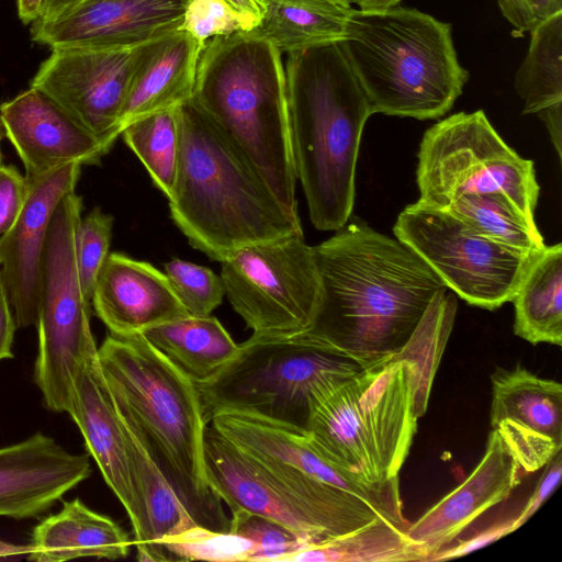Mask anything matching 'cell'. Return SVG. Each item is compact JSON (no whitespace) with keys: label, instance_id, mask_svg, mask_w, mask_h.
<instances>
[{"label":"cell","instance_id":"12","mask_svg":"<svg viewBox=\"0 0 562 562\" xmlns=\"http://www.w3.org/2000/svg\"><path fill=\"white\" fill-rule=\"evenodd\" d=\"M393 232L448 289L469 304L490 311L512 302L538 254L521 252L484 238L447 211L418 201L401 212Z\"/></svg>","mask_w":562,"mask_h":562},{"label":"cell","instance_id":"37","mask_svg":"<svg viewBox=\"0 0 562 562\" xmlns=\"http://www.w3.org/2000/svg\"><path fill=\"white\" fill-rule=\"evenodd\" d=\"M165 274L189 315H211L225 295L221 276L206 267L175 258L165 263Z\"/></svg>","mask_w":562,"mask_h":562},{"label":"cell","instance_id":"42","mask_svg":"<svg viewBox=\"0 0 562 562\" xmlns=\"http://www.w3.org/2000/svg\"><path fill=\"white\" fill-rule=\"evenodd\" d=\"M562 476V453L558 452L547 464L533 493L519 515L514 519L515 528L526 522L548 499L560 483Z\"/></svg>","mask_w":562,"mask_h":562},{"label":"cell","instance_id":"26","mask_svg":"<svg viewBox=\"0 0 562 562\" xmlns=\"http://www.w3.org/2000/svg\"><path fill=\"white\" fill-rule=\"evenodd\" d=\"M120 417L124 427L142 526V540L136 546L137 560L156 561L155 544L158 540L182 532L196 524L151 458L136 428L121 414Z\"/></svg>","mask_w":562,"mask_h":562},{"label":"cell","instance_id":"39","mask_svg":"<svg viewBox=\"0 0 562 562\" xmlns=\"http://www.w3.org/2000/svg\"><path fill=\"white\" fill-rule=\"evenodd\" d=\"M250 30L223 0H190L179 27L203 44L215 36Z\"/></svg>","mask_w":562,"mask_h":562},{"label":"cell","instance_id":"48","mask_svg":"<svg viewBox=\"0 0 562 562\" xmlns=\"http://www.w3.org/2000/svg\"><path fill=\"white\" fill-rule=\"evenodd\" d=\"M31 552L30 544H15L0 540V559L12 557H26Z\"/></svg>","mask_w":562,"mask_h":562},{"label":"cell","instance_id":"10","mask_svg":"<svg viewBox=\"0 0 562 562\" xmlns=\"http://www.w3.org/2000/svg\"><path fill=\"white\" fill-rule=\"evenodd\" d=\"M416 180L425 205L445 209L464 194L501 193L535 222L533 164L503 140L482 110L450 115L425 132Z\"/></svg>","mask_w":562,"mask_h":562},{"label":"cell","instance_id":"46","mask_svg":"<svg viewBox=\"0 0 562 562\" xmlns=\"http://www.w3.org/2000/svg\"><path fill=\"white\" fill-rule=\"evenodd\" d=\"M48 0H18V14L24 24L40 21L46 10Z\"/></svg>","mask_w":562,"mask_h":562},{"label":"cell","instance_id":"49","mask_svg":"<svg viewBox=\"0 0 562 562\" xmlns=\"http://www.w3.org/2000/svg\"><path fill=\"white\" fill-rule=\"evenodd\" d=\"M398 0H359L361 10H382L398 4Z\"/></svg>","mask_w":562,"mask_h":562},{"label":"cell","instance_id":"2","mask_svg":"<svg viewBox=\"0 0 562 562\" xmlns=\"http://www.w3.org/2000/svg\"><path fill=\"white\" fill-rule=\"evenodd\" d=\"M179 158L170 217L216 261L236 250L303 234L237 143L191 98L177 106Z\"/></svg>","mask_w":562,"mask_h":562},{"label":"cell","instance_id":"52","mask_svg":"<svg viewBox=\"0 0 562 562\" xmlns=\"http://www.w3.org/2000/svg\"><path fill=\"white\" fill-rule=\"evenodd\" d=\"M398 2H401V0H398Z\"/></svg>","mask_w":562,"mask_h":562},{"label":"cell","instance_id":"4","mask_svg":"<svg viewBox=\"0 0 562 562\" xmlns=\"http://www.w3.org/2000/svg\"><path fill=\"white\" fill-rule=\"evenodd\" d=\"M284 75L293 165L311 222L337 231L353 209L368 100L339 42L290 53Z\"/></svg>","mask_w":562,"mask_h":562},{"label":"cell","instance_id":"20","mask_svg":"<svg viewBox=\"0 0 562 562\" xmlns=\"http://www.w3.org/2000/svg\"><path fill=\"white\" fill-rule=\"evenodd\" d=\"M521 470L501 436L492 430L485 452L454 490L431 506L406 528L428 559L448 547L484 512L506 499L520 482Z\"/></svg>","mask_w":562,"mask_h":562},{"label":"cell","instance_id":"35","mask_svg":"<svg viewBox=\"0 0 562 562\" xmlns=\"http://www.w3.org/2000/svg\"><path fill=\"white\" fill-rule=\"evenodd\" d=\"M255 552V544L244 537L199 525L155 544L156 561L251 562Z\"/></svg>","mask_w":562,"mask_h":562},{"label":"cell","instance_id":"7","mask_svg":"<svg viewBox=\"0 0 562 562\" xmlns=\"http://www.w3.org/2000/svg\"><path fill=\"white\" fill-rule=\"evenodd\" d=\"M408 367L393 357L325 387L314 400L307 435L364 482L398 480L417 429Z\"/></svg>","mask_w":562,"mask_h":562},{"label":"cell","instance_id":"5","mask_svg":"<svg viewBox=\"0 0 562 562\" xmlns=\"http://www.w3.org/2000/svg\"><path fill=\"white\" fill-rule=\"evenodd\" d=\"M339 44L372 114L439 119L469 80L450 23L400 3L382 10L351 8Z\"/></svg>","mask_w":562,"mask_h":562},{"label":"cell","instance_id":"13","mask_svg":"<svg viewBox=\"0 0 562 562\" xmlns=\"http://www.w3.org/2000/svg\"><path fill=\"white\" fill-rule=\"evenodd\" d=\"M160 38L126 48H52L30 87L46 94L110 150L120 136L119 120L133 79Z\"/></svg>","mask_w":562,"mask_h":562},{"label":"cell","instance_id":"51","mask_svg":"<svg viewBox=\"0 0 562 562\" xmlns=\"http://www.w3.org/2000/svg\"><path fill=\"white\" fill-rule=\"evenodd\" d=\"M4 130H3V126H2V123H1V120H0V164H2V149H1V144H2V139L4 137Z\"/></svg>","mask_w":562,"mask_h":562},{"label":"cell","instance_id":"24","mask_svg":"<svg viewBox=\"0 0 562 562\" xmlns=\"http://www.w3.org/2000/svg\"><path fill=\"white\" fill-rule=\"evenodd\" d=\"M204 46L179 30L157 42L133 79L119 120L120 135L135 120L175 109L193 97Z\"/></svg>","mask_w":562,"mask_h":562},{"label":"cell","instance_id":"33","mask_svg":"<svg viewBox=\"0 0 562 562\" xmlns=\"http://www.w3.org/2000/svg\"><path fill=\"white\" fill-rule=\"evenodd\" d=\"M528 53L515 76L524 114H539L562 105V12L531 33Z\"/></svg>","mask_w":562,"mask_h":562},{"label":"cell","instance_id":"25","mask_svg":"<svg viewBox=\"0 0 562 562\" xmlns=\"http://www.w3.org/2000/svg\"><path fill=\"white\" fill-rule=\"evenodd\" d=\"M37 562H65L79 558L117 560L130 554L133 541L109 516L89 508L80 498L64 501L61 509L40 521L31 535Z\"/></svg>","mask_w":562,"mask_h":562},{"label":"cell","instance_id":"43","mask_svg":"<svg viewBox=\"0 0 562 562\" xmlns=\"http://www.w3.org/2000/svg\"><path fill=\"white\" fill-rule=\"evenodd\" d=\"M514 518H507L505 520H499L488 528L482 530L474 537L460 542L458 546L451 548H443L440 551L436 552L431 555L428 561H443L448 559L458 558L464 554H468L474 550H477L482 547L487 546L496 541L497 539L507 536L508 533L516 530Z\"/></svg>","mask_w":562,"mask_h":562},{"label":"cell","instance_id":"19","mask_svg":"<svg viewBox=\"0 0 562 562\" xmlns=\"http://www.w3.org/2000/svg\"><path fill=\"white\" fill-rule=\"evenodd\" d=\"M91 472L88 453L69 452L41 431L0 447V517H38Z\"/></svg>","mask_w":562,"mask_h":562},{"label":"cell","instance_id":"40","mask_svg":"<svg viewBox=\"0 0 562 562\" xmlns=\"http://www.w3.org/2000/svg\"><path fill=\"white\" fill-rule=\"evenodd\" d=\"M512 25L514 37L531 33L539 24L562 12V0H496Z\"/></svg>","mask_w":562,"mask_h":562},{"label":"cell","instance_id":"11","mask_svg":"<svg viewBox=\"0 0 562 562\" xmlns=\"http://www.w3.org/2000/svg\"><path fill=\"white\" fill-rule=\"evenodd\" d=\"M234 311L252 335L286 337L310 329L321 296L313 247L303 234L243 247L222 261Z\"/></svg>","mask_w":562,"mask_h":562},{"label":"cell","instance_id":"14","mask_svg":"<svg viewBox=\"0 0 562 562\" xmlns=\"http://www.w3.org/2000/svg\"><path fill=\"white\" fill-rule=\"evenodd\" d=\"M190 0H83L32 24L36 43L56 47L126 48L179 30Z\"/></svg>","mask_w":562,"mask_h":562},{"label":"cell","instance_id":"44","mask_svg":"<svg viewBox=\"0 0 562 562\" xmlns=\"http://www.w3.org/2000/svg\"><path fill=\"white\" fill-rule=\"evenodd\" d=\"M16 328L8 293L0 277V361L13 358L12 345Z\"/></svg>","mask_w":562,"mask_h":562},{"label":"cell","instance_id":"15","mask_svg":"<svg viewBox=\"0 0 562 562\" xmlns=\"http://www.w3.org/2000/svg\"><path fill=\"white\" fill-rule=\"evenodd\" d=\"M491 427L522 473L544 467L562 449V385L524 367L491 375Z\"/></svg>","mask_w":562,"mask_h":562},{"label":"cell","instance_id":"17","mask_svg":"<svg viewBox=\"0 0 562 562\" xmlns=\"http://www.w3.org/2000/svg\"><path fill=\"white\" fill-rule=\"evenodd\" d=\"M80 164H68L29 183L24 207L13 226L0 236V277L16 327L36 325L46 238L53 213L75 191Z\"/></svg>","mask_w":562,"mask_h":562},{"label":"cell","instance_id":"9","mask_svg":"<svg viewBox=\"0 0 562 562\" xmlns=\"http://www.w3.org/2000/svg\"><path fill=\"white\" fill-rule=\"evenodd\" d=\"M82 199L70 192L55 209L46 238L37 311L38 348L34 382L44 406L69 414L85 363L97 356L91 302L83 293L76 259Z\"/></svg>","mask_w":562,"mask_h":562},{"label":"cell","instance_id":"6","mask_svg":"<svg viewBox=\"0 0 562 562\" xmlns=\"http://www.w3.org/2000/svg\"><path fill=\"white\" fill-rule=\"evenodd\" d=\"M192 99L245 151L284 209L299 216L281 53L245 31L209 40Z\"/></svg>","mask_w":562,"mask_h":562},{"label":"cell","instance_id":"32","mask_svg":"<svg viewBox=\"0 0 562 562\" xmlns=\"http://www.w3.org/2000/svg\"><path fill=\"white\" fill-rule=\"evenodd\" d=\"M440 210L473 233L512 249L536 254L546 247L536 222L528 220L504 194H464Z\"/></svg>","mask_w":562,"mask_h":562},{"label":"cell","instance_id":"29","mask_svg":"<svg viewBox=\"0 0 562 562\" xmlns=\"http://www.w3.org/2000/svg\"><path fill=\"white\" fill-rule=\"evenodd\" d=\"M265 12L249 34L280 53L339 42L351 8L328 0H262Z\"/></svg>","mask_w":562,"mask_h":562},{"label":"cell","instance_id":"23","mask_svg":"<svg viewBox=\"0 0 562 562\" xmlns=\"http://www.w3.org/2000/svg\"><path fill=\"white\" fill-rule=\"evenodd\" d=\"M204 463L211 487L231 512L243 509L271 518L310 542L328 538L241 448L212 425L205 428Z\"/></svg>","mask_w":562,"mask_h":562},{"label":"cell","instance_id":"45","mask_svg":"<svg viewBox=\"0 0 562 562\" xmlns=\"http://www.w3.org/2000/svg\"><path fill=\"white\" fill-rule=\"evenodd\" d=\"M234 12L240 15L252 29L260 22L265 5L262 0H223Z\"/></svg>","mask_w":562,"mask_h":562},{"label":"cell","instance_id":"27","mask_svg":"<svg viewBox=\"0 0 562 562\" xmlns=\"http://www.w3.org/2000/svg\"><path fill=\"white\" fill-rule=\"evenodd\" d=\"M142 334L194 383L217 374L239 349L218 319L211 315H187Z\"/></svg>","mask_w":562,"mask_h":562},{"label":"cell","instance_id":"1","mask_svg":"<svg viewBox=\"0 0 562 562\" xmlns=\"http://www.w3.org/2000/svg\"><path fill=\"white\" fill-rule=\"evenodd\" d=\"M313 251L321 296L304 333L364 367L397 353L435 295L449 290L408 245L360 220Z\"/></svg>","mask_w":562,"mask_h":562},{"label":"cell","instance_id":"47","mask_svg":"<svg viewBox=\"0 0 562 562\" xmlns=\"http://www.w3.org/2000/svg\"><path fill=\"white\" fill-rule=\"evenodd\" d=\"M81 1L83 0H48L46 10L41 20L53 19Z\"/></svg>","mask_w":562,"mask_h":562},{"label":"cell","instance_id":"3","mask_svg":"<svg viewBox=\"0 0 562 562\" xmlns=\"http://www.w3.org/2000/svg\"><path fill=\"white\" fill-rule=\"evenodd\" d=\"M97 358L117 412L136 428L195 524L228 531L223 501L205 471L209 424L195 383L143 334L108 335Z\"/></svg>","mask_w":562,"mask_h":562},{"label":"cell","instance_id":"36","mask_svg":"<svg viewBox=\"0 0 562 562\" xmlns=\"http://www.w3.org/2000/svg\"><path fill=\"white\" fill-rule=\"evenodd\" d=\"M228 531L255 544L251 562H284L289 555L311 543L292 528L243 509L232 512Z\"/></svg>","mask_w":562,"mask_h":562},{"label":"cell","instance_id":"41","mask_svg":"<svg viewBox=\"0 0 562 562\" xmlns=\"http://www.w3.org/2000/svg\"><path fill=\"white\" fill-rule=\"evenodd\" d=\"M30 186L14 166L0 164V236L8 232L26 202Z\"/></svg>","mask_w":562,"mask_h":562},{"label":"cell","instance_id":"34","mask_svg":"<svg viewBox=\"0 0 562 562\" xmlns=\"http://www.w3.org/2000/svg\"><path fill=\"white\" fill-rule=\"evenodd\" d=\"M121 136L145 166L156 187L169 198L179 158L177 108L135 120L124 127Z\"/></svg>","mask_w":562,"mask_h":562},{"label":"cell","instance_id":"31","mask_svg":"<svg viewBox=\"0 0 562 562\" xmlns=\"http://www.w3.org/2000/svg\"><path fill=\"white\" fill-rule=\"evenodd\" d=\"M457 297L448 290L438 292L405 346L393 356L408 367L417 417L428 406L431 384L453 327Z\"/></svg>","mask_w":562,"mask_h":562},{"label":"cell","instance_id":"22","mask_svg":"<svg viewBox=\"0 0 562 562\" xmlns=\"http://www.w3.org/2000/svg\"><path fill=\"white\" fill-rule=\"evenodd\" d=\"M69 415L83 437L87 453L95 461L106 485L126 510L134 532L133 543L138 544L142 526L124 427L97 356L89 359L80 371Z\"/></svg>","mask_w":562,"mask_h":562},{"label":"cell","instance_id":"38","mask_svg":"<svg viewBox=\"0 0 562 562\" xmlns=\"http://www.w3.org/2000/svg\"><path fill=\"white\" fill-rule=\"evenodd\" d=\"M113 217L94 207L76 231V259L85 295L91 302L98 276L109 256Z\"/></svg>","mask_w":562,"mask_h":562},{"label":"cell","instance_id":"28","mask_svg":"<svg viewBox=\"0 0 562 562\" xmlns=\"http://www.w3.org/2000/svg\"><path fill=\"white\" fill-rule=\"evenodd\" d=\"M514 333L532 345H562V245L536 255L512 300Z\"/></svg>","mask_w":562,"mask_h":562},{"label":"cell","instance_id":"50","mask_svg":"<svg viewBox=\"0 0 562 562\" xmlns=\"http://www.w3.org/2000/svg\"><path fill=\"white\" fill-rule=\"evenodd\" d=\"M335 3H338L344 7L352 8V4H358L359 0H328Z\"/></svg>","mask_w":562,"mask_h":562},{"label":"cell","instance_id":"21","mask_svg":"<svg viewBox=\"0 0 562 562\" xmlns=\"http://www.w3.org/2000/svg\"><path fill=\"white\" fill-rule=\"evenodd\" d=\"M91 305L110 334L128 336L188 314L165 273L148 262L109 254Z\"/></svg>","mask_w":562,"mask_h":562},{"label":"cell","instance_id":"18","mask_svg":"<svg viewBox=\"0 0 562 562\" xmlns=\"http://www.w3.org/2000/svg\"><path fill=\"white\" fill-rule=\"evenodd\" d=\"M0 120L27 183L68 164L97 165L109 153L93 134L32 87L0 105Z\"/></svg>","mask_w":562,"mask_h":562},{"label":"cell","instance_id":"30","mask_svg":"<svg viewBox=\"0 0 562 562\" xmlns=\"http://www.w3.org/2000/svg\"><path fill=\"white\" fill-rule=\"evenodd\" d=\"M427 558L404 529L376 517L347 533L307 543L284 562H412Z\"/></svg>","mask_w":562,"mask_h":562},{"label":"cell","instance_id":"8","mask_svg":"<svg viewBox=\"0 0 562 562\" xmlns=\"http://www.w3.org/2000/svg\"><path fill=\"white\" fill-rule=\"evenodd\" d=\"M363 368L305 333L252 335L217 374L195 386L206 424L233 413L307 434L316 396Z\"/></svg>","mask_w":562,"mask_h":562},{"label":"cell","instance_id":"16","mask_svg":"<svg viewBox=\"0 0 562 562\" xmlns=\"http://www.w3.org/2000/svg\"><path fill=\"white\" fill-rule=\"evenodd\" d=\"M212 426L243 450L289 464L319 481L368 502L383 518L406 530L398 480L372 484L331 460L306 432L291 430L259 418L223 413Z\"/></svg>","mask_w":562,"mask_h":562}]
</instances>
